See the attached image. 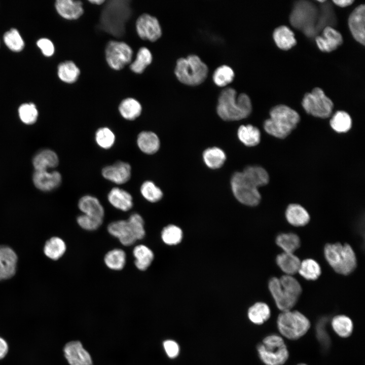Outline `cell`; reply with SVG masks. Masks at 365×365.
Listing matches in <instances>:
<instances>
[{
	"label": "cell",
	"instance_id": "obj_1",
	"mask_svg": "<svg viewBox=\"0 0 365 365\" xmlns=\"http://www.w3.org/2000/svg\"><path fill=\"white\" fill-rule=\"evenodd\" d=\"M252 111L249 96L242 93L237 95L236 90L231 87L223 90L218 96L216 112L225 121H237L247 117Z\"/></svg>",
	"mask_w": 365,
	"mask_h": 365
},
{
	"label": "cell",
	"instance_id": "obj_2",
	"mask_svg": "<svg viewBox=\"0 0 365 365\" xmlns=\"http://www.w3.org/2000/svg\"><path fill=\"white\" fill-rule=\"evenodd\" d=\"M270 116L264 122V129L268 134L278 138L286 137L297 127L300 119L296 111L282 104L273 107Z\"/></svg>",
	"mask_w": 365,
	"mask_h": 365
},
{
	"label": "cell",
	"instance_id": "obj_3",
	"mask_svg": "<svg viewBox=\"0 0 365 365\" xmlns=\"http://www.w3.org/2000/svg\"><path fill=\"white\" fill-rule=\"evenodd\" d=\"M324 257L334 271L342 275H348L356 267L357 260L351 246L340 243L327 244L324 248Z\"/></svg>",
	"mask_w": 365,
	"mask_h": 365
},
{
	"label": "cell",
	"instance_id": "obj_4",
	"mask_svg": "<svg viewBox=\"0 0 365 365\" xmlns=\"http://www.w3.org/2000/svg\"><path fill=\"white\" fill-rule=\"evenodd\" d=\"M208 67L200 58L195 54L177 59L174 69L177 79L182 83L189 86H196L206 79Z\"/></svg>",
	"mask_w": 365,
	"mask_h": 365
},
{
	"label": "cell",
	"instance_id": "obj_5",
	"mask_svg": "<svg viewBox=\"0 0 365 365\" xmlns=\"http://www.w3.org/2000/svg\"><path fill=\"white\" fill-rule=\"evenodd\" d=\"M310 326L308 318L297 310L282 311L277 319V326L279 333L289 340L300 339L307 333Z\"/></svg>",
	"mask_w": 365,
	"mask_h": 365
},
{
	"label": "cell",
	"instance_id": "obj_6",
	"mask_svg": "<svg viewBox=\"0 0 365 365\" xmlns=\"http://www.w3.org/2000/svg\"><path fill=\"white\" fill-rule=\"evenodd\" d=\"M257 350L260 358L266 365H282L289 357L283 338L276 334L266 337L258 345Z\"/></svg>",
	"mask_w": 365,
	"mask_h": 365
},
{
	"label": "cell",
	"instance_id": "obj_7",
	"mask_svg": "<svg viewBox=\"0 0 365 365\" xmlns=\"http://www.w3.org/2000/svg\"><path fill=\"white\" fill-rule=\"evenodd\" d=\"M302 104L307 114L320 118L329 117L334 106L332 101L323 90L317 87L304 95Z\"/></svg>",
	"mask_w": 365,
	"mask_h": 365
},
{
	"label": "cell",
	"instance_id": "obj_8",
	"mask_svg": "<svg viewBox=\"0 0 365 365\" xmlns=\"http://www.w3.org/2000/svg\"><path fill=\"white\" fill-rule=\"evenodd\" d=\"M231 185L234 196L241 203L253 206L260 203L261 196L258 188L248 180L242 172L233 174Z\"/></svg>",
	"mask_w": 365,
	"mask_h": 365
},
{
	"label": "cell",
	"instance_id": "obj_9",
	"mask_svg": "<svg viewBox=\"0 0 365 365\" xmlns=\"http://www.w3.org/2000/svg\"><path fill=\"white\" fill-rule=\"evenodd\" d=\"M105 56L108 65L115 70H120L131 63L133 51L126 43L113 41L106 45Z\"/></svg>",
	"mask_w": 365,
	"mask_h": 365
},
{
	"label": "cell",
	"instance_id": "obj_10",
	"mask_svg": "<svg viewBox=\"0 0 365 365\" xmlns=\"http://www.w3.org/2000/svg\"><path fill=\"white\" fill-rule=\"evenodd\" d=\"M135 27L139 37L143 40L155 42L162 35V29L158 20L154 16L144 13L138 17Z\"/></svg>",
	"mask_w": 365,
	"mask_h": 365
},
{
	"label": "cell",
	"instance_id": "obj_11",
	"mask_svg": "<svg viewBox=\"0 0 365 365\" xmlns=\"http://www.w3.org/2000/svg\"><path fill=\"white\" fill-rule=\"evenodd\" d=\"M131 166L127 162L118 161L114 163L102 168V177L117 185H123L127 182L131 176Z\"/></svg>",
	"mask_w": 365,
	"mask_h": 365
},
{
	"label": "cell",
	"instance_id": "obj_12",
	"mask_svg": "<svg viewBox=\"0 0 365 365\" xmlns=\"http://www.w3.org/2000/svg\"><path fill=\"white\" fill-rule=\"evenodd\" d=\"M268 286L276 306L281 312L291 310L296 305L298 299L283 288L279 278L273 277L270 279Z\"/></svg>",
	"mask_w": 365,
	"mask_h": 365
},
{
	"label": "cell",
	"instance_id": "obj_13",
	"mask_svg": "<svg viewBox=\"0 0 365 365\" xmlns=\"http://www.w3.org/2000/svg\"><path fill=\"white\" fill-rule=\"evenodd\" d=\"M64 356L70 365H92L89 353L79 341H70L64 346Z\"/></svg>",
	"mask_w": 365,
	"mask_h": 365
},
{
	"label": "cell",
	"instance_id": "obj_14",
	"mask_svg": "<svg viewBox=\"0 0 365 365\" xmlns=\"http://www.w3.org/2000/svg\"><path fill=\"white\" fill-rule=\"evenodd\" d=\"M17 260V256L12 248L0 246V280H7L14 276Z\"/></svg>",
	"mask_w": 365,
	"mask_h": 365
},
{
	"label": "cell",
	"instance_id": "obj_15",
	"mask_svg": "<svg viewBox=\"0 0 365 365\" xmlns=\"http://www.w3.org/2000/svg\"><path fill=\"white\" fill-rule=\"evenodd\" d=\"M350 30L356 41L364 45L365 43V6L360 5L350 15L348 19Z\"/></svg>",
	"mask_w": 365,
	"mask_h": 365
},
{
	"label": "cell",
	"instance_id": "obj_16",
	"mask_svg": "<svg viewBox=\"0 0 365 365\" xmlns=\"http://www.w3.org/2000/svg\"><path fill=\"white\" fill-rule=\"evenodd\" d=\"M318 48L322 52H330L338 48L343 43L341 33L332 27L326 26L321 35L316 38Z\"/></svg>",
	"mask_w": 365,
	"mask_h": 365
},
{
	"label": "cell",
	"instance_id": "obj_17",
	"mask_svg": "<svg viewBox=\"0 0 365 365\" xmlns=\"http://www.w3.org/2000/svg\"><path fill=\"white\" fill-rule=\"evenodd\" d=\"M61 175L57 171L35 170L33 175L35 186L43 191H50L57 188L61 184Z\"/></svg>",
	"mask_w": 365,
	"mask_h": 365
},
{
	"label": "cell",
	"instance_id": "obj_18",
	"mask_svg": "<svg viewBox=\"0 0 365 365\" xmlns=\"http://www.w3.org/2000/svg\"><path fill=\"white\" fill-rule=\"evenodd\" d=\"M316 9L313 5L303 2L298 4L290 15L291 24L298 28H303L310 24L314 20Z\"/></svg>",
	"mask_w": 365,
	"mask_h": 365
},
{
	"label": "cell",
	"instance_id": "obj_19",
	"mask_svg": "<svg viewBox=\"0 0 365 365\" xmlns=\"http://www.w3.org/2000/svg\"><path fill=\"white\" fill-rule=\"evenodd\" d=\"M107 230L110 234L117 238L124 246H131L136 241L127 220L114 221L108 224Z\"/></svg>",
	"mask_w": 365,
	"mask_h": 365
},
{
	"label": "cell",
	"instance_id": "obj_20",
	"mask_svg": "<svg viewBox=\"0 0 365 365\" xmlns=\"http://www.w3.org/2000/svg\"><path fill=\"white\" fill-rule=\"evenodd\" d=\"M107 198L114 207L123 211L129 210L133 206L131 194L119 187L113 188L107 194Z\"/></svg>",
	"mask_w": 365,
	"mask_h": 365
},
{
	"label": "cell",
	"instance_id": "obj_21",
	"mask_svg": "<svg viewBox=\"0 0 365 365\" xmlns=\"http://www.w3.org/2000/svg\"><path fill=\"white\" fill-rule=\"evenodd\" d=\"M55 6L58 13L67 20L78 19L84 13L83 3L80 1L57 0Z\"/></svg>",
	"mask_w": 365,
	"mask_h": 365
},
{
	"label": "cell",
	"instance_id": "obj_22",
	"mask_svg": "<svg viewBox=\"0 0 365 365\" xmlns=\"http://www.w3.org/2000/svg\"><path fill=\"white\" fill-rule=\"evenodd\" d=\"M78 206L83 214L103 219L105 211L99 199L91 195H85L78 201Z\"/></svg>",
	"mask_w": 365,
	"mask_h": 365
},
{
	"label": "cell",
	"instance_id": "obj_23",
	"mask_svg": "<svg viewBox=\"0 0 365 365\" xmlns=\"http://www.w3.org/2000/svg\"><path fill=\"white\" fill-rule=\"evenodd\" d=\"M136 144L141 152L147 155H152L159 150L160 141L158 135L154 132L142 131L137 135Z\"/></svg>",
	"mask_w": 365,
	"mask_h": 365
},
{
	"label": "cell",
	"instance_id": "obj_24",
	"mask_svg": "<svg viewBox=\"0 0 365 365\" xmlns=\"http://www.w3.org/2000/svg\"><path fill=\"white\" fill-rule=\"evenodd\" d=\"M285 217L287 222L295 227L304 226L310 221V215L307 211L298 204H290L287 206Z\"/></svg>",
	"mask_w": 365,
	"mask_h": 365
},
{
	"label": "cell",
	"instance_id": "obj_25",
	"mask_svg": "<svg viewBox=\"0 0 365 365\" xmlns=\"http://www.w3.org/2000/svg\"><path fill=\"white\" fill-rule=\"evenodd\" d=\"M118 110L123 118L128 121H133L141 115L142 107L138 100L134 98L128 97L121 101Z\"/></svg>",
	"mask_w": 365,
	"mask_h": 365
},
{
	"label": "cell",
	"instance_id": "obj_26",
	"mask_svg": "<svg viewBox=\"0 0 365 365\" xmlns=\"http://www.w3.org/2000/svg\"><path fill=\"white\" fill-rule=\"evenodd\" d=\"M59 164L57 155L50 150H45L37 154L33 159L35 170H47L55 168Z\"/></svg>",
	"mask_w": 365,
	"mask_h": 365
},
{
	"label": "cell",
	"instance_id": "obj_27",
	"mask_svg": "<svg viewBox=\"0 0 365 365\" xmlns=\"http://www.w3.org/2000/svg\"><path fill=\"white\" fill-rule=\"evenodd\" d=\"M133 255L136 268L141 271L150 266L154 258L153 251L144 244L136 245L133 249Z\"/></svg>",
	"mask_w": 365,
	"mask_h": 365
},
{
	"label": "cell",
	"instance_id": "obj_28",
	"mask_svg": "<svg viewBox=\"0 0 365 365\" xmlns=\"http://www.w3.org/2000/svg\"><path fill=\"white\" fill-rule=\"evenodd\" d=\"M277 46L281 49L287 50L296 44L294 32L286 26H280L274 30L273 34Z\"/></svg>",
	"mask_w": 365,
	"mask_h": 365
},
{
	"label": "cell",
	"instance_id": "obj_29",
	"mask_svg": "<svg viewBox=\"0 0 365 365\" xmlns=\"http://www.w3.org/2000/svg\"><path fill=\"white\" fill-rule=\"evenodd\" d=\"M276 263L286 275H291L298 272L301 264L300 259L293 253L283 252L278 254L276 259Z\"/></svg>",
	"mask_w": 365,
	"mask_h": 365
},
{
	"label": "cell",
	"instance_id": "obj_30",
	"mask_svg": "<svg viewBox=\"0 0 365 365\" xmlns=\"http://www.w3.org/2000/svg\"><path fill=\"white\" fill-rule=\"evenodd\" d=\"M81 74L80 68L71 60L60 63L58 66L57 74L63 82L72 84L79 79Z\"/></svg>",
	"mask_w": 365,
	"mask_h": 365
},
{
	"label": "cell",
	"instance_id": "obj_31",
	"mask_svg": "<svg viewBox=\"0 0 365 365\" xmlns=\"http://www.w3.org/2000/svg\"><path fill=\"white\" fill-rule=\"evenodd\" d=\"M237 135L240 141L248 147L256 146L260 142V131L258 128L252 125L240 126Z\"/></svg>",
	"mask_w": 365,
	"mask_h": 365
},
{
	"label": "cell",
	"instance_id": "obj_32",
	"mask_svg": "<svg viewBox=\"0 0 365 365\" xmlns=\"http://www.w3.org/2000/svg\"><path fill=\"white\" fill-rule=\"evenodd\" d=\"M242 172L244 176L258 188L266 185L269 182V174L266 170L261 166H247Z\"/></svg>",
	"mask_w": 365,
	"mask_h": 365
},
{
	"label": "cell",
	"instance_id": "obj_33",
	"mask_svg": "<svg viewBox=\"0 0 365 365\" xmlns=\"http://www.w3.org/2000/svg\"><path fill=\"white\" fill-rule=\"evenodd\" d=\"M66 250V245L63 239L53 237L48 240L44 247L45 254L49 259L57 260L62 257Z\"/></svg>",
	"mask_w": 365,
	"mask_h": 365
},
{
	"label": "cell",
	"instance_id": "obj_34",
	"mask_svg": "<svg viewBox=\"0 0 365 365\" xmlns=\"http://www.w3.org/2000/svg\"><path fill=\"white\" fill-rule=\"evenodd\" d=\"M103 261L106 266L111 270H122L126 263V254L121 248H114L108 251L104 256Z\"/></svg>",
	"mask_w": 365,
	"mask_h": 365
},
{
	"label": "cell",
	"instance_id": "obj_35",
	"mask_svg": "<svg viewBox=\"0 0 365 365\" xmlns=\"http://www.w3.org/2000/svg\"><path fill=\"white\" fill-rule=\"evenodd\" d=\"M331 325L335 333L342 338L349 337L353 332L352 320L345 315L335 316L331 320Z\"/></svg>",
	"mask_w": 365,
	"mask_h": 365
},
{
	"label": "cell",
	"instance_id": "obj_36",
	"mask_svg": "<svg viewBox=\"0 0 365 365\" xmlns=\"http://www.w3.org/2000/svg\"><path fill=\"white\" fill-rule=\"evenodd\" d=\"M203 159L205 164L211 169H218L221 167L226 160V155L224 151L217 147L209 148L203 153Z\"/></svg>",
	"mask_w": 365,
	"mask_h": 365
},
{
	"label": "cell",
	"instance_id": "obj_37",
	"mask_svg": "<svg viewBox=\"0 0 365 365\" xmlns=\"http://www.w3.org/2000/svg\"><path fill=\"white\" fill-rule=\"evenodd\" d=\"M247 315L249 319L253 323L262 324L270 317L271 310L267 304L257 302L249 308Z\"/></svg>",
	"mask_w": 365,
	"mask_h": 365
},
{
	"label": "cell",
	"instance_id": "obj_38",
	"mask_svg": "<svg viewBox=\"0 0 365 365\" xmlns=\"http://www.w3.org/2000/svg\"><path fill=\"white\" fill-rule=\"evenodd\" d=\"M153 59L151 51L146 47L140 48L136 56V58L130 63V70L136 74H142L151 63Z\"/></svg>",
	"mask_w": 365,
	"mask_h": 365
},
{
	"label": "cell",
	"instance_id": "obj_39",
	"mask_svg": "<svg viewBox=\"0 0 365 365\" xmlns=\"http://www.w3.org/2000/svg\"><path fill=\"white\" fill-rule=\"evenodd\" d=\"M276 243L284 252L294 253L300 246V239L293 233H281L277 236Z\"/></svg>",
	"mask_w": 365,
	"mask_h": 365
},
{
	"label": "cell",
	"instance_id": "obj_40",
	"mask_svg": "<svg viewBox=\"0 0 365 365\" xmlns=\"http://www.w3.org/2000/svg\"><path fill=\"white\" fill-rule=\"evenodd\" d=\"M319 264L313 259H307L301 262L298 270L299 274L308 280H316L321 274Z\"/></svg>",
	"mask_w": 365,
	"mask_h": 365
},
{
	"label": "cell",
	"instance_id": "obj_41",
	"mask_svg": "<svg viewBox=\"0 0 365 365\" xmlns=\"http://www.w3.org/2000/svg\"><path fill=\"white\" fill-rule=\"evenodd\" d=\"M332 129L338 133L348 131L352 126V120L349 115L344 111L337 112L330 122Z\"/></svg>",
	"mask_w": 365,
	"mask_h": 365
},
{
	"label": "cell",
	"instance_id": "obj_42",
	"mask_svg": "<svg viewBox=\"0 0 365 365\" xmlns=\"http://www.w3.org/2000/svg\"><path fill=\"white\" fill-rule=\"evenodd\" d=\"M95 140L100 148L108 150L114 145L116 135L110 128L101 127L98 128L95 133Z\"/></svg>",
	"mask_w": 365,
	"mask_h": 365
},
{
	"label": "cell",
	"instance_id": "obj_43",
	"mask_svg": "<svg viewBox=\"0 0 365 365\" xmlns=\"http://www.w3.org/2000/svg\"><path fill=\"white\" fill-rule=\"evenodd\" d=\"M141 196L148 201L155 203L163 197V192L159 187L151 180L143 181L140 187Z\"/></svg>",
	"mask_w": 365,
	"mask_h": 365
},
{
	"label": "cell",
	"instance_id": "obj_44",
	"mask_svg": "<svg viewBox=\"0 0 365 365\" xmlns=\"http://www.w3.org/2000/svg\"><path fill=\"white\" fill-rule=\"evenodd\" d=\"M234 72L228 65H222L214 70L212 79L214 83L218 86H225L230 83L234 79Z\"/></svg>",
	"mask_w": 365,
	"mask_h": 365
},
{
	"label": "cell",
	"instance_id": "obj_45",
	"mask_svg": "<svg viewBox=\"0 0 365 365\" xmlns=\"http://www.w3.org/2000/svg\"><path fill=\"white\" fill-rule=\"evenodd\" d=\"M4 41L9 49L14 52H20L24 47V41L15 28H11L4 34Z\"/></svg>",
	"mask_w": 365,
	"mask_h": 365
},
{
	"label": "cell",
	"instance_id": "obj_46",
	"mask_svg": "<svg viewBox=\"0 0 365 365\" xmlns=\"http://www.w3.org/2000/svg\"><path fill=\"white\" fill-rule=\"evenodd\" d=\"M182 237L181 230L178 227L170 225L165 227L162 231L161 238L166 244L172 245L179 243Z\"/></svg>",
	"mask_w": 365,
	"mask_h": 365
},
{
	"label": "cell",
	"instance_id": "obj_47",
	"mask_svg": "<svg viewBox=\"0 0 365 365\" xmlns=\"http://www.w3.org/2000/svg\"><path fill=\"white\" fill-rule=\"evenodd\" d=\"M127 221L136 240L142 239L145 235L144 222L142 217L137 213H133Z\"/></svg>",
	"mask_w": 365,
	"mask_h": 365
},
{
	"label": "cell",
	"instance_id": "obj_48",
	"mask_svg": "<svg viewBox=\"0 0 365 365\" xmlns=\"http://www.w3.org/2000/svg\"><path fill=\"white\" fill-rule=\"evenodd\" d=\"M279 279L283 288L290 295L299 299L302 289L298 281L289 275H283Z\"/></svg>",
	"mask_w": 365,
	"mask_h": 365
},
{
	"label": "cell",
	"instance_id": "obj_49",
	"mask_svg": "<svg viewBox=\"0 0 365 365\" xmlns=\"http://www.w3.org/2000/svg\"><path fill=\"white\" fill-rule=\"evenodd\" d=\"M18 114L21 120L29 125L35 122L38 116V110L32 103L21 104L18 108Z\"/></svg>",
	"mask_w": 365,
	"mask_h": 365
},
{
	"label": "cell",
	"instance_id": "obj_50",
	"mask_svg": "<svg viewBox=\"0 0 365 365\" xmlns=\"http://www.w3.org/2000/svg\"><path fill=\"white\" fill-rule=\"evenodd\" d=\"M103 220L82 214L77 217V222L83 229L92 231L97 230L101 226Z\"/></svg>",
	"mask_w": 365,
	"mask_h": 365
},
{
	"label": "cell",
	"instance_id": "obj_51",
	"mask_svg": "<svg viewBox=\"0 0 365 365\" xmlns=\"http://www.w3.org/2000/svg\"><path fill=\"white\" fill-rule=\"evenodd\" d=\"M36 44L45 56L49 57L54 54V46L53 43L50 40L46 38H42L39 40Z\"/></svg>",
	"mask_w": 365,
	"mask_h": 365
},
{
	"label": "cell",
	"instance_id": "obj_52",
	"mask_svg": "<svg viewBox=\"0 0 365 365\" xmlns=\"http://www.w3.org/2000/svg\"><path fill=\"white\" fill-rule=\"evenodd\" d=\"M163 347L169 357L173 358L178 356L179 347L175 341L171 340H166L163 342Z\"/></svg>",
	"mask_w": 365,
	"mask_h": 365
},
{
	"label": "cell",
	"instance_id": "obj_53",
	"mask_svg": "<svg viewBox=\"0 0 365 365\" xmlns=\"http://www.w3.org/2000/svg\"><path fill=\"white\" fill-rule=\"evenodd\" d=\"M8 351V345L7 342L0 337V359L5 357Z\"/></svg>",
	"mask_w": 365,
	"mask_h": 365
},
{
	"label": "cell",
	"instance_id": "obj_54",
	"mask_svg": "<svg viewBox=\"0 0 365 365\" xmlns=\"http://www.w3.org/2000/svg\"><path fill=\"white\" fill-rule=\"evenodd\" d=\"M352 0L333 1V2L340 7H346L351 5L353 3Z\"/></svg>",
	"mask_w": 365,
	"mask_h": 365
},
{
	"label": "cell",
	"instance_id": "obj_55",
	"mask_svg": "<svg viewBox=\"0 0 365 365\" xmlns=\"http://www.w3.org/2000/svg\"><path fill=\"white\" fill-rule=\"evenodd\" d=\"M90 3L96 5H101L105 1V0H90L88 1Z\"/></svg>",
	"mask_w": 365,
	"mask_h": 365
},
{
	"label": "cell",
	"instance_id": "obj_56",
	"mask_svg": "<svg viewBox=\"0 0 365 365\" xmlns=\"http://www.w3.org/2000/svg\"><path fill=\"white\" fill-rule=\"evenodd\" d=\"M317 2H319V3H323V2H325V1H324V0H323V1L319 0V1H317Z\"/></svg>",
	"mask_w": 365,
	"mask_h": 365
},
{
	"label": "cell",
	"instance_id": "obj_57",
	"mask_svg": "<svg viewBox=\"0 0 365 365\" xmlns=\"http://www.w3.org/2000/svg\"><path fill=\"white\" fill-rule=\"evenodd\" d=\"M297 365H307V364L304 363H301L298 364Z\"/></svg>",
	"mask_w": 365,
	"mask_h": 365
}]
</instances>
